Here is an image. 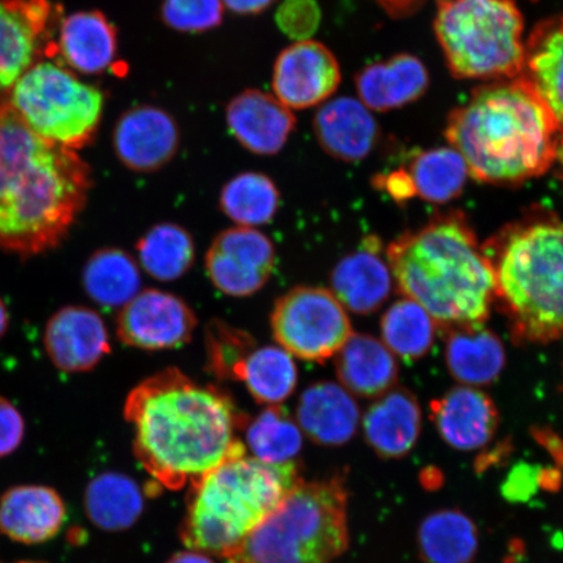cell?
I'll list each match as a JSON object with an SVG mask.
<instances>
[{
	"label": "cell",
	"instance_id": "cell-5",
	"mask_svg": "<svg viewBox=\"0 0 563 563\" xmlns=\"http://www.w3.org/2000/svg\"><path fill=\"white\" fill-rule=\"evenodd\" d=\"M495 277V301L517 343L563 338V221L523 218L483 246Z\"/></svg>",
	"mask_w": 563,
	"mask_h": 563
},
{
	"label": "cell",
	"instance_id": "cell-13",
	"mask_svg": "<svg viewBox=\"0 0 563 563\" xmlns=\"http://www.w3.org/2000/svg\"><path fill=\"white\" fill-rule=\"evenodd\" d=\"M340 84V63L330 48L317 41L294 42L274 63V96L290 110H307L327 102Z\"/></svg>",
	"mask_w": 563,
	"mask_h": 563
},
{
	"label": "cell",
	"instance_id": "cell-17",
	"mask_svg": "<svg viewBox=\"0 0 563 563\" xmlns=\"http://www.w3.org/2000/svg\"><path fill=\"white\" fill-rule=\"evenodd\" d=\"M227 123L232 137L256 156H276L287 144L297 117L274 95L246 89L229 102Z\"/></svg>",
	"mask_w": 563,
	"mask_h": 563
},
{
	"label": "cell",
	"instance_id": "cell-10",
	"mask_svg": "<svg viewBox=\"0 0 563 563\" xmlns=\"http://www.w3.org/2000/svg\"><path fill=\"white\" fill-rule=\"evenodd\" d=\"M271 327L279 347L311 363L335 356L352 334L346 308L332 291L317 286H298L282 295Z\"/></svg>",
	"mask_w": 563,
	"mask_h": 563
},
{
	"label": "cell",
	"instance_id": "cell-38",
	"mask_svg": "<svg viewBox=\"0 0 563 563\" xmlns=\"http://www.w3.org/2000/svg\"><path fill=\"white\" fill-rule=\"evenodd\" d=\"M257 349L255 338L243 329L222 320L208 322L206 328L207 367L220 382H238L243 365Z\"/></svg>",
	"mask_w": 563,
	"mask_h": 563
},
{
	"label": "cell",
	"instance_id": "cell-48",
	"mask_svg": "<svg viewBox=\"0 0 563 563\" xmlns=\"http://www.w3.org/2000/svg\"><path fill=\"white\" fill-rule=\"evenodd\" d=\"M10 327V313L9 309H7L4 301L0 298V340L7 333Z\"/></svg>",
	"mask_w": 563,
	"mask_h": 563
},
{
	"label": "cell",
	"instance_id": "cell-30",
	"mask_svg": "<svg viewBox=\"0 0 563 563\" xmlns=\"http://www.w3.org/2000/svg\"><path fill=\"white\" fill-rule=\"evenodd\" d=\"M84 508L91 523L108 532L129 530L144 511V496L132 477L103 473L88 484Z\"/></svg>",
	"mask_w": 563,
	"mask_h": 563
},
{
	"label": "cell",
	"instance_id": "cell-37",
	"mask_svg": "<svg viewBox=\"0 0 563 563\" xmlns=\"http://www.w3.org/2000/svg\"><path fill=\"white\" fill-rule=\"evenodd\" d=\"M435 328L426 309L410 299L397 301L382 320L385 346L405 361H418L431 350Z\"/></svg>",
	"mask_w": 563,
	"mask_h": 563
},
{
	"label": "cell",
	"instance_id": "cell-42",
	"mask_svg": "<svg viewBox=\"0 0 563 563\" xmlns=\"http://www.w3.org/2000/svg\"><path fill=\"white\" fill-rule=\"evenodd\" d=\"M540 487V470L527 464H519L512 470L508 482L504 485V495L511 501H525Z\"/></svg>",
	"mask_w": 563,
	"mask_h": 563
},
{
	"label": "cell",
	"instance_id": "cell-24",
	"mask_svg": "<svg viewBox=\"0 0 563 563\" xmlns=\"http://www.w3.org/2000/svg\"><path fill=\"white\" fill-rule=\"evenodd\" d=\"M519 77L551 112L563 145V13L534 26L526 41Z\"/></svg>",
	"mask_w": 563,
	"mask_h": 563
},
{
	"label": "cell",
	"instance_id": "cell-12",
	"mask_svg": "<svg viewBox=\"0 0 563 563\" xmlns=\"http://www.w3.org/2000/svg\"><path fill=\"white\" fill-rule=\"evenodd\" d=\"M196 327L194 309L176 295L157 288L140 291L117 317L119 341L144 351L186 346Z\"/></svg>",
	"mask_w": 563,
	"mask_h": 563
},
{
	"label": "cell",
	"instance_id": "cell-27",
	"mask_svg": "<svg viewBox=\"0 0 563 563\" xmlns=\"http://www.w3.org/2000/svg\"><path fill=\"white\" fill-rule=\"evenodd\" d=\"M56 51L70 68L98 75L114 65L118 32L100 11H81L63 20Z\"/></svg>",
	"mask_w": 563,
	"mask_h": 563
},
{
	"label": "cell",
	"instance_id": "cell-22",
	"mask_svg": "<svg viewBox=\"0 0 563 563\" xmlns=\"http://www.w3.org/2000/svg\"><path fill=\"white\" fill-rule=\"evenodd\" d=\"M301 432L317 445L342 446L361 426V408L342 385L321 382L302 391L297 406Z\"/></svg>",
	"mask_w": 563,
	"mask_h": 563
},
{
	"label": "cell",
	"instance_id": "cell-45",
	"mask_svg": "<svg viewBox=\"0 0 563 563\" xmlns=\"http://www.w3.org/2000/svg\"><path fill=\"white\" fill-rule=\"evenodd\" d=\"M532 434L541 446L553 456V460L563 468V439L555 434L552 429L533 428Z\"/></svg>",
	"mask_w": 563,
	"mask_h": 563
},
{
	"label": "cell",
	"instance_id": "cell-21",
	"mask_svg": "<svg viewBox=\"0 0 563 563\" xmlns=\"http://www.w3.org/2000/svg\"><path fill=\"white\" fill-rule=\"evenodd\" d=\"M65 520V501L45 485H19L0 498V532L18 543H46L60 532Z\"/></svg>",
	"mask_w": 563,
	"mask_h": 563
},
{
	"label": "cell",
	"instance_id": "cell-33",
	"mask_svg": "<svg viewBox=\"0 0 563 563\" xmlns=\"http://www.w3.org/2000/svg\"><path fill=\"white\" fill-rule=\"evenodd\" d=\"M280 207L279 189L263 173L238 174L223 186L220 195L222 213L238 227H264L277 216Z\"/></svg>",
	"mask_w": 563,
	"mask_h": 563
},
{
	"label": "cell",
	"instance_id": "cell-4",
	"mask_svg": "<svg viewBox=\"0 0 563 563\" xmlns=\"http://www.w3.org/2000/svg\"><path fill=\"white\" fill-rule=\"evenodd\" d=\"M406 299L418 302L443 332L484 325L495 302V277L466 218L443 214L405 232L386 251Z\"/></svg>",
	"mask_w": 563,
	"mask_h": 563
},
{
	"label": "cell",
	"instance_id": "cell-15",
	"mask_svg": "<svg viewBox=\"0 0 563 563\" xmlns=\"http://www.w3.org/2000/svg\"><path fill=\"white\" fill-rule=\"evenodd\" d=\"M112 144L118 159L130 170L158 172L179 151V125L159 106H133L118 119Z\"/></svg>",
	"mask_w": 563,
	"mask_h": 563
},
{
	"label": "cell",
	"instance_id": "cell-41",
	"mask_svg": "<svg viewBox=\"0 0 563 563\" xmlns=\"http://www.w3.org/2000/svg\"><path fill=\"white\" fill-rule=\"evenodd\" d=\"M25 435L23 415L9 399L0 397V457L9 456L20 448Z\"/></svg>",
	"mask_w": 563,
	"mask_h": 563
},
{
	"label": "cell",
	"instance_id": "cell-47",
	"mask_svg": "<svg viewBox=\"0 0 563 563\" xmlns=\"http://www.w3.org/2000/svg\"><path fill=\"white\" fill-rule=\"evenodd\" d=\"M166 563H216L210 559V555L192 549H188L186 552H179L173 555Z\"/></svg>",
	"mask_w": 563,
	"mask_h": 563
},
{
	"label": "cell",
	"instance_id": "cell-11",
	"mask_svg": "<svg viewBox=\"0 0 563 563\" xmlns=\"http://www.w3.org/2000/svg\"><path fill=\"white\" fill-rule=\"evenodd\" d=\"M276 260V246L262 231L236 227L216 236L207 252L206 269L218 291L246 298L264 288Z\"/></svg>",
	"mask_w": 563,
	"mask_h": 563
},
{
	"label": "cell",
	"instance_id": "cell-7",
	"mask_svg": "<svg viewBox=\"0 0 563 563\" xmlns=\"http://www.w3.org/2000/svg\"><path fill=\"white\" fill-rule=\"evenodd\" d=\"M346 478L301 481L227 560L229 563H333L347 551Z\"/></svg>",
	"mask_w": 563,
	"mask_h": 563
},
{
	"label": "cell",
	"instance_id": "cell-46",
	"mask_svg": "<svg viewBox=\"0 0 563 563\" xmlns=\"http://www.w3.org/2000/svg\"><path fill=\"white\" fill-rule=\"evenodd\" d=\"M276 0H222L224 9L241 16H255L269 10Z\"/></svg>",
	"mask_w": 563,
	"mask_h": 563
},
{
	"label": "cell",
	"instance_id": "cell-34",
	"mask_svg": "<svg viewBox=\"0 0 563 563\" xmlns=\"http://www.w3.org/2000/svg\"><path fill=\"white\" fill-rule=\"evenodd\" d=\"M294 356L279 346L257 347L246 358L238 383H243L260 405L279 406L297 389Z\"/></svg>",
	"mask_w": 563,
	"mask_h": 563
},
{
	"label": "cell",
	"instance_id": "cell-36",
	"mask_svg": "<svg viewBox=\"0 0 563 563\" xmlns=\"http://www.w3.org/2000/svg\"><path fill=\"white\" fill-rule=\"evenodd\" d=\"M245 441L256 460L282 464L299 455L302 432L284 407L267 406L245 426Z\"/></svg>",
	"mask_w": 563,
	"mask_h": 563
},
{
	"label": "cell",
	"instance_id": "cell-19",
	"mask_svg": "<svg viewBox=\"0 0 563 563\" xmlns=\"http://www.w3.org/2000/svg\"><path fill=\"white\" fill-rule=\"evenodd\" d=\"M332 292L346 311L371 314L382 307L391 291L389 264L382 256V243L367 238L355 252L344 256L334 266Z\"/></svg>",
	"mask_w": 563,
	"mask_h": 563
},
{
	"label": "cell",
	"instance_id": "cell-2",
	"mask_svg": "<svg viewBox=\"0 0 563 563\" xmlns=\"http://www.w3.org/2000/svg\"><path fill=\"white\" fill-rule=\"evenodd\" d=\"M91 186L76 151L35 135L9 102L0 106V251L32 257L56 249Z\"/></svg>",
	"mask_w": 563,
	"mask_h": 563
},
{
	"label": "cell",
	"instance_id": "cell-6",
	"mask_svg": "<svg viewBox=\"0 0 563 563\" xmlns=\"http://www.w3.org/2000/svg\"><path fill=\"white\" fill-rule=\"evenodd\" d=\"M302 481L297 462L230 456L191 484L180 539L188 549L227 559Z\"/></svg>",
	"mask_w": 563,
	"mask_h": 563
},
{
	"label": "cell",
	"instance_id": "cell-18",
	"mask_svg": "<svg viewBox=\"0 0 563 563\" xmlns=\"http://www.w3.org/2000/svg\"><path fill=\"white\" fill-rule=\"evenodd\" d=\"M431 419L449 446L474 452L495 438L499 415L487 393L463 385L433 400Z\"/></svg>",
	"mask_w": 563,
	"mask_h": 563
},
{
	"label": "cell",
	"instance_id": "cell-44",
	"mask_svg": "<svg viewBox=\"0 0 563 563\" xmlns=\"http://www.w3.org/2000/svg\"><path fill=\"white\" fill-rule=\"evenodd\" d=\"M393 19H406L424 9L431 0H373ZM441 2V0H435Z\"/></svg>",
	"mask_w": 563,
	"mask_h": 563
},
{
	"label": "cell",
	"instance_id": "cell-14",
	"mask_svg": "<svg viewBox=\"0 0 563 563\" xmlns=\"http://www.w3.org/2000/svg\"><path fill=\"white\" fill-rule=\"evenodd\" d=\"M52 19L48 0H0V106L37 63Z\"/></svg>",
	"mask_w": 563,
	"mask_h": 563
},
{
	"label": "cell",
	"instance_id": "cell-35",
	"mask_svg": "<svg viewBox=\"0 0 563 563\" xmlns=\"http://www.w3.org/2000/svg\"><path fill=\"white\" fill-rule=\"evenodd\" d=\"M405 172L411 180L415 196L434 203L456 199L470 174L466 162L454 147H435L419 153Z\"/></svg>",
	"mask_w": 563,
	"mask_h": 563
},
{
	"label": "cell",
	"instance_id": "cell-28",
	"mask_svg": "<svg viewBox=\"0 0 563 563\" xmlns=\"http://www.w3.org/2000/svg\"><path fill=\"white\" fill-rule=\"evenodd\" d=\"M446 363L457 383L474 387L489 385L505 368L504 343L484 325L449 330Z\"/></svg>",
	"mask_w": 563,
	"mask_h": 563
},
{
	"label": "cell",
	"instance_id": "cell-26",
	"mask_svg": "<svg viewBox=\"0 0 563 563\" xmlns=\"http://www.w3.org/2000/svg\"><path fill=\"white\" fill-rule=\"evenodd\" d=\"M335 371L344 389L361 398L382 397L398 379L393 352L377 338L362 333H352L338 351Z\"/></svg>",
	"mask_w": 563,
	"mask_h": 563
},
{
	"label": "cell",
	"instance_id": "cell-23",
	"mask_svg": "<svg viewBox=\"0 0 563 563\" xmlns=\"http://www.w3.org/2000/svg\"><path fill=\"white\" fill-rule=\"evenodd\" d=\"M421 421L417 397L405 387H393L365 412V441L383 460H402L418 443Z\"/></svg>",
	"mask_w": 563,
	"mask_h": 563
},
{
	"label": "cell",
	"instance_id": "cell-32",
	"mask_svg": "<svg viewBox=\"0 0 563 563\" xmlns=\"http://www.w3.org/2000/svg\"><path fill=\"white\" fill-rule=\"evenodd\" d=\"M136 252L140 266L159 282L180 279L195 263V243L180 224L162 222L139 239Z\"/></svg>",
	"mask_w": 563,
	"mask_h": 563
},
{
	"label": "cell",
	"instance_id": "cell-29",
	"mask_svg": "<svg viewBox=\"0 0 563 563\" xmlns=\"http://www.w3.org/2000/svg\"><path fill=\"white\" fill-rule=\"evenodd\" d=\"M478 551V531L461 510L429 514L418 530V552L424 563H473Z\"/></svg>",
	"mask_w": 563,
	"mask_h": 563
},
{
	"label": "cell",
	"instance_id": "cell-1",
	"mask_svg": "<svg viewBox=\"0 0 563 563\" xmlns=\"http://www.w3.org/2000/svg\"><path fill=\"white\" fill-rule=\"evenodd\" d=\"M133 450L154 481L170 490L191 485L230 456L245 453L236 432L250 419L220 387L178 368L141 382L125 399Z\"/></svg>",
	"mask_w": 563,
	"mask_h": 563
},
{
	"label": "cell",
	"instance_id": "cell-20",
	"mask_svg": "<svg viewBox=\"0 0 563 563\" xmlns=\"http://www.w3.org/2000/svg\"><path fill=\"white\" fill-rule=\"evenodd\" d=\"M313 131L323 152L343 162L367 158L379 135L371 110L352 97L330 98L323 102L316 112Z\"/></svg>",
	"mask_w": 563,
	"mask_h": 563
},
{
	"label": "cell",
	"instance_id": "cell-43",
	"mask_svg": "<svg viewBox=\"0 0 563 563\" xmlns=\"http://www.w3.org/2000/svg\"><path fill=\"white\" fill-rule=\"evenodd\" d=\"M376 187L384 188L385 191L397 201L408 200L415 197L411 180L408 178L405 168L387 176H378V178H376Z\"/></svg>",
	"mask_w": 563,
	"mask_h": 563
},
{
	"label": "cell",
	"instance_id": "cell-31",
	"mask_svg": "<svg viewBox=\"0 0 563 563\" xmlns=\"http://www.w3.org/2000/svg\"><path fill=\"white\" fill-rule=\"evenodd\" d=\"M82 286L96 305L121 309L141 291L140 266L121 249L98 250L84 266Z\"/></svg>",
	"mask_w": 563,
	"mask_h": 563
},
{
	"label": "cell",
	"instance_id": "cell-9",
	"mask_svg": "<svg viewBox=\"0 0 563 563\" xmlns=\"http://www.w3.org/2000/svg\"><path fill=\"white\" fill-rule=\"evenodd\" d=\"M9 103L35 135L77 151L93 141L104 98L68 69L37 62L13 87Z\"/></svg>",
	"mask_w": 563,
	"mask_h": 563
},
{
	"label": "cell",
	"instance_id": "cell-25",
	"mask_svg": "<svg viewBox=\"0 0 563 563\" xmlns=\"http://www.w3.org/2000/svg\"><path fill=\"white\" fill-rule=\"evenodd\" d=\"M355 87L357 100L371 111H390L419 100L429 87V74L417 56L399 54L364 67Z\"/></svg>",
	"mask_w": 563,
	"mask_h": 563
},
{
	"label": "cell",
	"instance_id": "cell-8",
	"mask_svg": "<svg viewBox=\"0 0 563 563\" xmlns=\"http://www.w3.org/2000/svg\"><path fill=\"white\" fill-rule=\"evenodd\" d=\"M434 32L457 79L508 80L522 74L525 20L514 0H441Z\"/></svg>",
	"mask_w": 563,
	"mask_h": 563
},
{
	"label": "cell",
	"instance_id": "cell-16",
	"mask_svg": "<svg viewBox=\"0 0 563 563\" xmlns=\"http://www.w3.org/2000/svg\"><path fill=\"white\" fill-rule=\"evenodd\" d=\"M44 344L55 367L67 373L95 369L111 351L102 317L82 306L55 312L47 321Z\"/></svg>",
	"mask_w": 563,
	"mask_h": 563
},
{
	"label": "cell",
	"instance_id": "cell-3",
	"mask_svg": "<svg viewBox=\"0 0 563 563\" xmlns=\"http://www.w3.org/2000/svg\"><path fill=\"white\" fill-rule=\"evenodd\" d=\"M446 139L482 183L518 186L539 178L561 146L551 112L522 77L477 88L449 115Z\"/></svg>",
	"mask_w": 563,
	"mask_h": 563
},
{
	"label": "cell",
	"instance_id": "cell-40",
	"mask_svg": "<svg viewBox=\"0 0 563 563\" xmlns=\"http://www.w3.org/2000/svg\"><path fill=\"white\" fill-rule=\"evenodd\" d=\"M316 0H284L276 13L279 30L295 42L311 40L321 23Z\"/></svg>",
	"mask_w": 563,
	"mask_h": 563
},
{
	"label": "cell",
	"instance_id": "cell-39",
	"mask_svg": "<svg viewBox=\"0 0 563 563\" xmlns=\"http://www.w3.org/2000/svg\"><path fill=\"white\" fill-rule=\"evenodd\" d=\"M161 20L179 33L199 34L216 30L224 16L222 0H164Z\"/></svg>",
	"mask_w": 563,
	"mask_h": 563
}]
</instances>
